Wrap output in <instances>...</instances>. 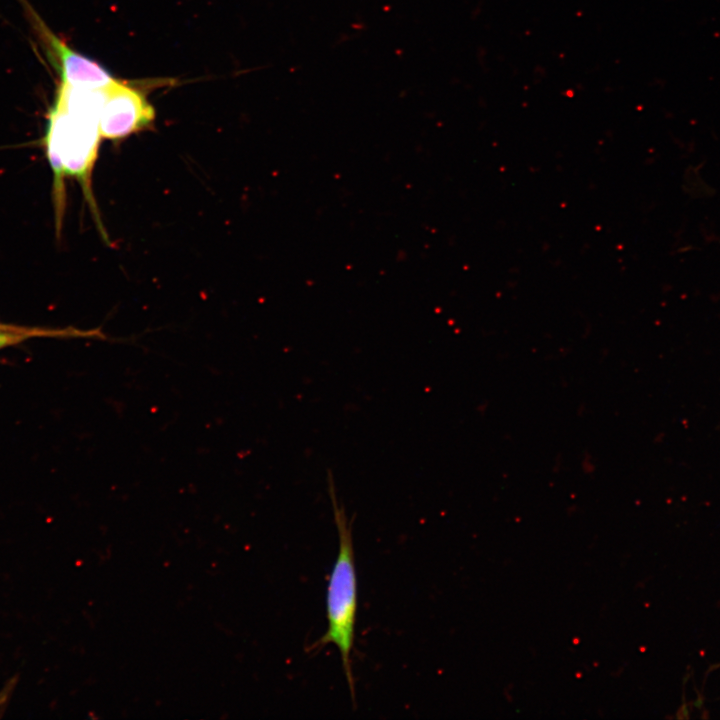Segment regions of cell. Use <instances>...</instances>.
Here are the masks:
<instances>
[{"mask_svg": "<svg viewBox=\"0 0 720 720\" xmlns=\"http://www.w3.org/2000/svg\"><path fill=\"white\" fill-rule=\"evenodd\" d=\"M329 493L337 526L339 549L329 576L326 598L328 628L314 647L335 645L341 656L344 674L355 699L351 653L354 646L357 611V575L351 522L339 505L333 478L329 477Z\"/></svg>", "mask_w": 720, "mask_h": 720, "instance_id": "1", "label": "cell"}, {"mask_svg": "<svg viewBox=\"0 0 720 720\" xmlns=\"http://www.w3.org/2000/svg\"><path fill=\"white\" fill-rule=\"evenodd\" d=\"M102 139L99 122L53 106L45 136L49 162L56 177V189L64 176L76 178L91 209L100 220L91 188L92 170Z\"/></svg>", "mask_w": 720, "mask_h": 720, "instance_id": "2", "label": "cell"}, {"mask_svg": "<svg viewBox=\"0 0 720 720\" xmlns=\"http://www.w3.org/2000/svg\"><path fill=\"white\" fill-rule=\"evenodd\" d=\"M154 119V107L140 89L118 80L105 88L99 119L102 138H126L150 127Z\"/></svg>", "mask_w": 720, "mask_h": 720, "instance_id": "3", "label": "cell"}, {"mask_svg": "<svg viewBox=\"0 0 720 720\" xmlns=\"http://www.w3.org/2000/svg\"><path fill=\"white\" fill-rule=\"evenodd\" d=\"M41 27L44 39L56 59L61 83L75 87L105 89L117 80L99 63L74 51L44 25L41 24Z\"/></svg>", "mask_w": 720, "mask_h": 720, "instance_id": "4", "label": "cell"}, {"mask_svg": "<svg viewBox=\"0 0 720 720\" xmlns=\"http://www.w3.org/2000/svg\"><path fill=\"white\" fill-rule=\"evenodd\" d=\"M11 330L8 331H0V348L9 345L11 343L17 342L20 340L22 335H18L16 333H11Z\"/></svg>", "mask_w": 720, "mask_h": 720, "instance_id": "5", "label": "cell"}, {"mask_svg": "<svg viewBox=\"0 0 720 720\" xmlns=\"http://www.w3.org/2000/svg\"><path fill=\"white\" fill-rule=\"evenodd\" d=\"M8 330H11V329H8V328H1V326H0V331H8Z\"/></svg>", "mask_w": 720, "mask_h": 720, "instance_id": "6", "label": "cell"}]
</instances>
